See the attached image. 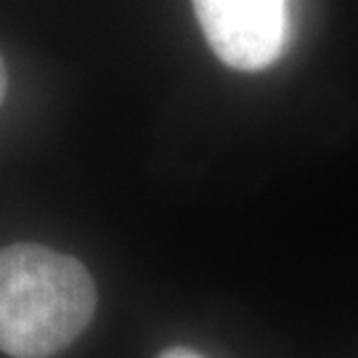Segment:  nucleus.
Segmentation results:
<instances>
[{"instance_id":"obj_4","label":"nucleus","mask_w":358,"mask_h":358,"mask_svg":"<svg viewBox=\"0 0 358 358\" xmlns=\"http://www.w3.org/2000/svg\"><path fill=\"white\" fill-rule=\"evenodd\" d=\"M6 90H8V72H6L3 56H0V103H3V99H6Z\"/></svg>"},{"instance_id":"obj_1","label":"nucleus","mask_w":358,"mask_h":358,"mask_svg":"<svg viewBox=\"0 0 358 358\" xmlns=\"http://www.w3.org/2000/svg\"><path fill=\"white\" fill-rule=\"evenodd\" d=\"M96 313L88 268L43 244L0 250V350L11 358H51L85 332Z\"/></svg>"},{"instance_id":"obj_3","label":"nucleus","mask_w":358,"mask_h":358,"mask_svg":"<svg viewBox=\"0 0 358 358\" xmlns=\"http://www.w3.org/2000/svg\"><path fill=\"white\" fill-rule=\"evenodd\" d=\"M159 358H205L202 353H196L192 348H167L165 353H159Z\"/></svg>"},{"instance_id":"obj_2","label":"nucleus","mask_w":358,"mask_h":358,"mask_svg":"<svg viewBox=\"0 0 358 358\" xmlns=\"http://www.w3.org/2000/svg\"><path fill=\"white\" fill-rule=\"evenodd\" d=\"M215 56L239 72L271 66L287 43V0H192Z\"/></svg>"}]
</instances>
